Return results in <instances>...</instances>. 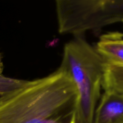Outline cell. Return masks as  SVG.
<instances>
[{"mask_svg": "<svg viewBox=\"0 0 123 123\" xmlns=\"http://www.w3.org/2000/svg\"><path fill=\"white\" fill-rule=\"evenodd\" d=\"M78 95L59 68L0 98V123H74Z\"/></svg>", "mask_w": 123, "mask_h": 123, "instance_id": "6da1fadb", "label": "cell"}, {"mask_svg": "<svg viewBox=\"0 0 123 123\" xmlns=\"http://www.w3.org/2000/svg\"><path fill=\"white\" fill-rule=\"evenodd\" d=\"M104 61L95 48L77 36L65 45L59 68L74 84L78 95L74 123H93L101 98Z\"/></svg>", "mask_w": 123, "mask_h": 123, "instance_id": "7a4b0ae2", "label": "cell"}, {"mask_svg": "<svg viewBox=\"0 0 123 123\" xmlns=\"http://www.w3.org/2000/svg\"><path fill=\"white\" fill-rule=\"evenodd\" d=\"M58 30L77 36L123 19V1L57 0Z\"/></svg>", "mask_w": 123, "mask_h": 123, "instance_id": "3957f363", "label": "cell"}, {"mask_svg": "<svg viewBox=\"0 0 123 123\" xmlns=\"http://www.w3.org/2000/svg\"><path fill=\"white\" fill-rule=\"evenodd\" d=\"M100 53L105 61L102 88L123 94V38L105 41Z\"/></svg>", "mask_w": 123, "mask_h": 123, "instance_id": "277c9868", "label": "cell"}, {"mask_svg": "<svg viewBox=\"0 0 123 123\" xmlns=\"http://www.w3.org/2000/svg\"><path fill=\"white\" fill-rule=\"evenodd\" d=\"M93 123H123V94L104 91L95 109Z\"/></svg>", "mask_w": 123, "mask_h": 123, "instance_id": "5b68a950", "label": "cell"}, {"mask_svg": "<svg viewBox=\"0 0 123 123\" xmlns=\"http://www.w3.org/2000/svg\"><path fill=\"white\" fill-rule=\"evenodd\" d=\"M28 80L13 79L0 74V98L22 87Z\"/></svg>", "mask_w": 123, "mask_h": 123, "instance_id": "8992f818", "label": "cell"}, {"mask_svg": "<svg viewBox=\"0 0 123 123\" xmlns=\"http://www.w3.org/2000/svg\"><path fill=\"white\" fill-rule=\"evenodd\" d=\"M2 61H1V57L0 55V74H2Z\"/></svg>", "mask_w": 123, "mask_h": 123, "instance_id": "52a82bcc", "label": "cell"}, {"mask_svg": "<svg viewBox=\"0 0 123 123\" xmlns=\"http://www.w3.org/2000/svg\"><path fill=\"white\" fill-rule=\"evenodd\" d=\"M121 22H123V20H122Z\"/></svg>", "mask_w": 123, "mask_h": 123, "instance_id": "ba28073f", "label": "cell"}]
</instances>
